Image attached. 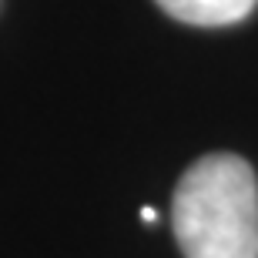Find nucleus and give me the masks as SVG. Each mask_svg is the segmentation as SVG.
Segmentation results:
<instances>
[{"label": "nucleus", "instance_id": "f257e3e1", "mask_svg": "<svg viewBox=\"0 0 258 258\" xmlns=\"http://www.w3.org/2000/svg\"><path fill=\"white\" fill-rule=\"evenodd\" d=\"M184 258H258V181L238 154H205L171 201Z\"/></svg>", "mask_w": 258, "mask_h": 258}, {"label": "nucleus", "instance_id": "f03ea898", "mask_svg": "<svg viewBox=\"0 0 258 258\" xmlns=\"http://www.w3.org/2000/svg\"><path fill=\"white\" fill-rule=\"evenodd\" d=\"M258 0H158L164 14L195 27H228L255 10Z\"/></svg>", "mask_w": 258, "mask_h": 258}, {"label": "nucleus", "instance_id": "7ed1b4c3", "mask_svg": "<svg viewBox=\"0 0 258 258\" xmlns=\"http://www.w3.org/2000/svg\"><path fill=\"white\" fill-rule=\"evenodd\" d=\"M141 218L144 221H158V211H154V208H141Z\"/></svg>", "mask_w": 258, "mask_h": 258}]
</instances>
